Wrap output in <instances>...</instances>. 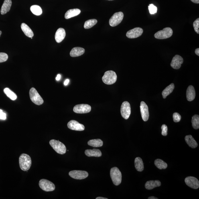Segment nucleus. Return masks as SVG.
I'll return each instance as SVG.
<instances>
[{
	"label": "nucleus",
	"mask_w": 199,
	"mask_h": 199,
	"mask_svg": "<svg viewBox=\"0 0 199 199\" xmlns=\"http://www.w3.org/2000/svg\"><path fill=\"white\" fill-rule=\"evenodd\" d=\"M185 141L189 147L192 148H196L198 146V143L194 139L192 135H188L186 136L185 138Z\"/></svg>",
	"instance_id": "obj_25"
},
{
	"label": "nucleus",
	"mask_w": 199,
	"mask_h": 199,
	"mask_svg": "<svg viewBox=\"0 0 199 199\" xmlns=\"http://www.w3.org/2000/svg\"><path fill=\"white\" fill-rule=\"evenodd\" d=\"M61 78V75L60 74H58L57 75V77L56 78V79L57 80H60V79Z\"/></svg>",
	"instance_id": "obj_42"
},
{
	"label": "nucleus",
	"mask_w": 199,
	"mask_h": 199,
	"mask_svg": "<svg viewBox=\"0 0 199 199\" xmlns=\"http://www.w3.org/2000/svg\"><path fill=\"white\" fill-rule=\"evenodd\" d=\"M161 184V182L159 180H151L146 183L145 187L147 190H151L157 187L160 186Z\"/></svg>",
	"instance_id": "obj_22"
},
{
	"label": "nucleus",
	"mask_w": 199,
	"mask_h": 199,
	"mask_svg": "<svg viewBox=\"0 0 199 199\" xmlns=\"http://www.w3.org/2000/svg\"><path fill=\"white\" fill-rule=\"evenodd\" d=\"M173 34L172 29L170 27H166L156 33L154 35L155 38L158 39H165L170 38Z\"/></svg>",
	"instance_id": "obj_6"
},
{
	"label": "nucleus",
	"mask_w": 199,
	"mask_h": 199,
	"mask_svg": "<svg viewBox=\"0 0 199 199\" xmlns=\"http://www.w3.org/2000/svg\"><path fill=\"white\" fill-rule=\"evenodd\" d=\"M186 96L187 100L189 102L193 101L196 97V92L194 87L191 85L188 86L187 90Z\"/></svg>",
	"instance_id": "obj_18"
},
{
	"label": "nucleus",
	"mask_w": 199,
	"mask_h": 199,
	"mask_svg": "<svg viewBox=\"0 0 199 199\" xmlns=\"http://www.w3.org/2000/svg\"><path fill=\"white\" fill-rule=\"evenodd\" d=\"M110 176L113 184L118 186L121 184L122 181V174L121 171L117 167H114L110 170Z\"/></svg>",
	"instance_id": "obj_3"
},
{
	"label": "nucleus",
	"mask_w": 199,
	"mask_h": 199,
	"mask_svg": "<svg viewBox=\"0 0 199 199\" xmlns=\"http://www.w3.org/2000/svg\"><path fill=\"white\" fill-rule=\"evenodd\" d=\"M12 4L11 0H5L2 6L1 12L2 15L5 14L10 10Z\"/></svg>",
	"instance_id": "obj_21"
},
{
	"label": "nucleus",
	"mask_w": 199,
	"mask_h": 199,
	"mask_svg": "<svg viewBox=\"0 0 199 199\" xmlns=\"http://www.w3.org/2000/svg\"><path fill=\"white\" fill-rule=\"evenodd\" d=\"M161 129H162V132H161V134L164 136H166L167 135V127L166 125L163 124L161 126Z\"/></svg>",
	"instance_id": "obj_38"
},
{
	"label": "nucleus",
	"mask_w": 199,
	"mask_h": 199,
	"mask_svg": "<svg viewBox=\"0 0 199 199\" xmlns=\"http://www.w3.org/2000/svg\"><path fill=\"white\" fill-rule=\"evenodd\" d=\"M85 50L81 47H76L72 49L71 51L70 55L71 57H78L82 56L84 54Z\"/></svg>",
	"instance_id": "obj_19"
},
{
	"label": "nucleus",
	"mask_w": 199,
	"mask_h": 199,
	"mask_svg": "<svg viewBox=\"0 0 199 199\" xmlns=\"http://www.w3.org/2000/svg\"><path fill=\"white\" fill-rule=\"evenodd\" d=\"M107 198L102 197H98L96 198V199H107Z\"/></svg>",
	"instance_id": "obj_45"
},
{
	"label": "nucleus",
	"mask_w": 199,
	"mask_h": 199,
	"mask_svg": "<svg viewBox=\"0 0 199 199\" xmlns=\"http://www.w3.org/2000/svg\"><path fill=\"white\" fill-rule=\"evenodd\" d=\"M192 2L198 4L199 3V0H191Z\"/></svg>",
	"instance_id": "obj_43"
},
{
	"label": "nucleus",
	"mask_w": 199,
	"mask_h": 199,
	"mask_svg": "<svg viewBox=\"0 0 199 199\" xmlns=\"http://www.w3.org/2000/svg\"><path fill=\"white\" fill-rule=\"evenodd\" d=\"M50 144L54 151L60 154L63 155L66 153V146L61 142L55 139L51 140Z\"/></svg>",
	"instance_id": "obj_4"
},
{
	"label": "nucleus",
	"mask_w": 199,
	"mask_h": 199,
	"mask_svg": "<svg viewBox=\"0 0 199 199\" xmlns=\"http://www.w3.org/2000/svg\"><path fill=\"white\" fill-rule=\"evenodd\" d=\"M69 175L72 178L77 180L85 179L88 176V173L85 171L73 170L70 171Z\"/></svg>",
	"instance_id": "obj_11"
},
{
	"label": "nucleus",
	"mask_w": 199,
	"mask_h": 199,
	"mask_svg": "<svg viewBox=\"0 0 199 199\" xmlns=\"http://www.w3.org/2000/svg\"><path fill=\"white\" fill-rule=\"evenodd\" d=\"M29 97L32 102L37 105H41L44 102L42 97H41L37 90L34 88H31L29 90Z\"/></svg>",
	"instance_id": "obj_5"
},
{
	"label": "nucleus",
	"mask_w": 199,
	"mask_h": 199,
	"mask_svg": "<svg viewBox=\"0 0 199 199\" xmlns=\"http://www.w3.org/2000/svg\"><path fill=\"white\" fill-rule=\"evenodd\" d=\"M81 11L78 9H74L69 10L65 14V17L66 19L71 18L72 17L77 16L80 14Z\"/></svg>",
	"instance_id": "obj_23"
},
{
	"label": "nucleus",
	"mask_w": 199,
	"mask_h": 199,
	"mask_svg": "<svg viewBox=\"0 0 199 199\" xmlns=\"http://www.w3.org/2000/svg\"><path fill=\"white\" fill-rule=\"evenodd\" d=\"M195 53L197 56H199V48H197L195 51Z\"/></svg>",
	"instance_id": "obj_41"
},
{
	"label": "nucleus",
	"mask_w": 199,
	"mask_h": 199,
	"mask_svg": "<svg viewBox=\"0 0 199 199\" xmlns=\"http://www.w3.org/2000/svg\"><path fill=\"white\" fill-rule=\"evenodd\" d=\"M85 155L88 157H99L102 156V153L99 149H87L85 151Z\"/></svg>",
	"instance_id": "obj_20"
},
{
	"label": "nucleus",
	"mask_w": 199,
	"mask_h": 199,
	"mask_svg": "<svg viewBox=\"0 0 199 199\" xmlns=\"http://www.w3.org/2000/svg\"><path fill=\"white\" fill-rule=\"evenodd\" d=\"M69 82H70V80L68 79H67L66 80H65V81L64 82V84L65 86H66L68 84H69Z\"/></svg>",
	"instance_id": "obj_40"
},
{
	"label": "nucleus",
	"mask_w": 199,
	"mask_h": 199,
	"mask_svg": "<svg viewBox=\"0 0 199 199\" xmlns=\"http://www.w3.org/2000/svg\"><path fill=\"white\" fill-rule=\"evenodd\" d=\"M185 182L188 186L193 189H197L199 188V182L196 177L189 176L185 179Z\"/></svg>",
	"instance_id": "obj_14"
},
{
	"label": "nucleus",
	"mask_w": 199,
	"mask_h": 199,
	"mask_svg": "<svg viewBox=\"0 0 199 199\" xmlns=\"http://www.w3.org/2000/svg\"><path fill=\"white\" fill-rule=\"evenodd\" d=\"M174 88V85L173 84H171L170 85L167 87L162 92L163 98H166L167 96L173 92Z\"/></svg>",
	"instance_id": "obj_27"
},
{
	"label": "nucleus",
	"mask_w": 199,
	"mask_h": 199,
	"mask_svg": "<svg viewBox=\"0 0 199 199\" xmlns=\"http://www.w3.org/2000/svg\"><path fill=\"white\" fill-rule=\"evenodd\" d=\"M102 80L104 84L111 85L115 83L117 81V74L113 70L107 71L104 73Z\"/></svg>",
	"instance_id": "obj_2"
},
{
	"label": "nucleus",
	"mask_w": 199,
	"mask_h": 199,
	"mask_svg": "<svg viewBox=\"0 0 199 199\" xmlns=\"http://www.w3.org/2000/svg\"><path fill=\"white\" fill-rule=\"evenodd\" d=\"M19 164L21 170L23 171L29 170L32 164L30 157L26 154H21L19 158Z\"/></svg>",
	"instance_id": "obj_1"
},
{
	"label": "nucleus",
	"mask_w": 199,
	"mask_h": 199,
	"mask_svg": "<svg viewBox=\"0 0 199 199\" xmlns=\"http://www.w3.org/2000/svg\"><path fill=\"white\" fill-rule=\"evenodd\" d=\"M140 110L142 117L144 121H147L148 120L149 114L148 106L145 102H141Z\"/></svg>",
	"instance_id": "obj_15"
},
{
	"label": "nucleus",
	"mask_w": 199,
	"mask_h": 199,
	"mask_svg": "<svg viewBox=\"0 0 199 199\" xmlns=\"http://www.w3.org/2000/svg\"><path fill=\"white\" fill-rule=\"evenodd\" d=\"M155 165L159 169H165L167 167V165L166 163L162 160L157 159L155 161Z\"/></svg>",
	"instance_id": "obj_29"
},
{
	"label": "nucleus",
	"mask_w": 199,
	"mask_h": 199,
	"mask_svg": "<svg viewBox=\"0 0 199 199\" xmlns=\"http://www.w3.org/2000/svg\"><path fill=\"white\" fill-rule=\"evenodd\" d=\"M193 27L196 32L199 34V18L197 19L193 23Z\"/></svg>",
	"instance_id": "obj_36"
},
{
	"label": "nucleus",
	"mask_w": 199,
	"mask_h": 199,
	"mask_svg": "<svg viewBox=\"0 0 199 199\" xmlns=\"http://www.w3.org/2000/svg\"><path fill=\"white\" fill-rule=\"evenodd\" d=\"M135 166L138 171H142L144 170V165L142 159L137 157L135 160Z\"/></svg>",
	"instance_id": "obj_26"
},
{
	"label": "nucleus",
	"mask_w": 199,
	"mask_h": 199,
	"mask_svg": "<svg viewBox=\"0 0 199 199\" xmlns=\"http://www.w3.org/2000/svg\"><path fill=\"white\" fill-rule=\"evenodd\" d=\"M173 121L175 123H178L180 121L181 119V116L180 114L177 113H175L173 114Z\"/></svg>",
	"instance_id": "obj_37"
},
{
	"label": "nucleus",
	"mask_w": 199,
	"mask_h": 199,
	"mask_svg": "<svg viewBox=\"0 0 199 199\" xmlns=\"http://www.w3.org/2000/svg\"><path fill=\"white\" fill-rule=\"evenodd\" d=\"M21 27L23 33L27 37L29 38H31L34 36L33 31L25 23L21 24Z\"/></svg>",
	"instance_id": "obj_24"
},
{
	"label": "nucleus",
	"mask_w": 199,
	"mask_h": 199,
	"mask_svg": "<svg viewBox=\"0 0 199 199\" xmlns=\"http://www.w3.org/2000/svg\"><path fill=\"white\" fill-rule=\"evenodd\" d=\"M124 18V14L122 12H119L114 14L109 20L110 26L115 27L121 22Z\"/></svg>",
	"instance_id": "obj_8"
},
{
	"label": "nucleus",
	"mask_w": 199,
	"mask_h": 199,
	"mask_svg": "<svg viewBox=\"0 0 199 199\" xmlns=\"http://www.w3.org/2000/svg\"><path fill=\"white\" fill-rule=\"evenodd\" d=\"M122 117L125 120L129 119L131 113V106L129 102H124L122 103L121 107Z\"/></svg>",
	"instance_id": "obj_9"
},
{
	"label": "nucleus",
	"mask_w": 199,
	"mask_h": 199,
	"mask_svg": "<svg viewBox=\"0 0 199 199\" xmlns=\"http://www.w3.org/2000/svg\"><path fill=\"white\" fill-rule=\"evenodd\" d=\"M67 126L69 129L72 130L83 131L85 129V127L84 125L74 120H71L69 122Z\"/></svg>",
	"instance_id": "obj_13"
},
{
	"label": "nucleus",
	"mask_w": 199,
	"mask_h": 199,
	"mask_svg": "<svg viewBox=\"0 0 199 199\" xmlns=\"http://www.w3.org/2000/svg\"><path fill=\"white\" fill-rule=\"evenodd\" d=\"M30 10L33 14L36 16H40L42 14V10L41 7L38 5H34L31 6Z\"/></svg>",
	"instance_id": "obj_30"
},
{
	"label": "nucleus",
	"mask_w": 199,
	"mask_h": 199,
	"mask_svg": "<svg viewBox=\"0 0 199 199\" xmlns=\"http://www.w3.org/2000/svg\"><path fill=\"white\" fill-rule=\"evenodd\" d=\"M2 31H0V36H1V35L2 34Z\"/></svg>",
	"instance_id": "obj_46"
},
{
	"label": "nucleus",
	"mask_w": 199,
	"mask_h": 199,
	"mask_svg": "<svg viewBox=\"0 0 199 199\" xmlns=\"http://www.w3.org/2000/svg\"><path fill=\"white\" fill-rule=\"evenodd\" d=\"M88 143V145L93 147H100L103 145V142L100 139L90 140Z\"/></svg>",
	"instance_id": "obj_28"
},
{
	"label": "nucleus",
	"mask_w": 199,
	"mask_h": 199,
	"mask_svg": "<svg viewBox=\"0 0 199 199\" xmlns=\"http://www.w3.org/2000/svg\"><path fill=\"white\" fill-rule=\"evenodd\" d=\"M4 92L8 97L12 100H15L17 98V96L15 93L11 91L8 88H6L4 89Z\"/></svg>",
	"instance_id": "obj_31"
},
{
	"label": "nucleus",
	"mask_w": 199,
	"mask_h": 199,
	"mask_svg": "<svg viewBox=\"0 0 199 199\" xmlns=\"http://www.w3.org/2000/svg\"><path fill=\"white\" fill-rule=\"evenodd\" d=\"M192 123L193 128L194 129H199V116L195 115L192 116Z\"/></svg>",
	"instance_id": "obj_33"
},
{
	"label": "nucleus",
	"mask_w": 199,
	"mask_h": 199,
	"mask_svg": "<svg viewBox=\"0 0 199 199\" xmlns=\"http://www.w3.org/2000/svg\"><path fill=\"white\" fill-rule=\"evenodd\" d=\"M8 58V56L6 53L0 52V63L6 61Z\"/></svg>",
	"instance_id": "obj_35"
},
{
	"label": "nucleus",
	"mask_w": 199,
	"mask_h": 199,
	"mask_svg": "<svg viewBox=\"0 0 199 199\" xmlns=\"http://www.w3.org/2000/svg\"><path fill=\"white\" fill-rule=\"evenodd\" d=\"M73 110L75 113H88L91 111V107L87 104H78L74 106Z\"/></svg>",
	"instance_id": "obj_10"
},
{
	"label": "nucleus",
	"mask_w": 199,
	"mask_h": 199,
	"mask_svg": "<svg viewBox=\"0 0 199 199\" xmlns=\"http://www.w3.org/2000/svg\"><path fill=\"white\" fill-rule=\"evenodd\" d=\"M148 199H158V198L155 197H154L152 196V197H149Z\"/></svg>",
	"instance_id": "obj_44"
},
{
	"label": "nucleus",
	"mask_w": 199,
	"mask_h": 199,
	"mask_svg": "<svg viewBox=\"0 0 199 199\" xmlns=\"http://www.w3.org/2000/svg\"><path fill=\"white\" fill-rule=\"evenodd\" d=\"M7 119V115L5 113L3 112L2 110H0V119L5 120Z\"/></svg>",
	"instance_id": "obj_39"
},
{
	"label": "nucleus",
	"mask_w": 199,
	"mask_h": 199,
	"mask_svg": "<svg viewBox=\"0 0 199 199\" xmlns=\"http://www.w3.org/2000/svg\"><path fill=\"white\" fill-rule=\"evenodd\" d=\"M183 62V59L179 55H176L173 57L170 66L171 67L176 70H178L181 67V65Z\"/></svg>",
	"instance_id": "obj_16"
},
{
	"label": "nucleus",
	"mask_w": 199,
	"mask_h": 199,
	"mask_svg": "<svg viewBox=\"0 0 199 199\" xmlns=\"http://www.w3.org/2000/svg\"><path fill=\"white\" fill-rule=\"evenodd\" d=\"M39 186L42 190L46 192H52L54 191L56 188L54 183L44 179H41L40 180Z\"/></svg>",
	"instance_id": "obj_7"
},
{
	"label": "nucleus",
	"mask_w": 199,
	"mask_h": 199,
	"mask_svg": "<svg viewBox=\"0 0 199 199\" xmlns=\"http://www.w3.org/2000/svg\"><path fill=\"white\" fill-rule=\"evenodd\" d=\"M149 12L151 14H154L157 12V7L152 4L150 5L148 7Z\"/></svg>",
	"instance_id": "obj_34"
},
{
	"label": "nucleus",
	"mask_w": 199,
	"mask_h": 199,
	"mask_svg": "<svg viewBox=\"0 0 199 199\" xmlns=\"http://www.w3.org/2000/svg\"><path fill=\"white\" fill-rule=\"evenodd\" d=\"M108 1H113V0H108Z\"/></svg>",
	"instance_id": "obj_47"
},
{
	"label": "nucleus",
	"mask_w": 199,
	"mask_h": 199,
	"mask_svg": "<svg viewBox=\"0 0 199 199\" xmlns=\"http://www.w3.org/2000/svg\"><path fill=\"white\" fill-rule=\"evenodd\" d=\"M66 36V32L65 29L60 28L57 29L55 34V39L56 42L60 43L64 40Z\"/></svg>",
	"instance_id": "obj_17"
},
{
	"label": "nucleus",
	"mask_w": 199,
	"mask_h": 199,
	"mask_svg": "<svg viewBox=\"0 0 199 199\" xmlns=\"http://www.w3.org/2000/svg\"><path fill=\"white\" fill-rule=\"evenodd\" d=\"M97 22V20L92 19L88 20H87L84 23V27L85 29H89L92 28L94 25L96 24Z\"/></svg>",
	"instance_id": "obj_32"
},
{
	"label": "nucleus",
	"mask_w": 199,
	"mask_h": 199,
	"mask_svg": "<svg viewBox=\"0 0 199 199\" xmlns=\"http://www.w3.org/2000/svg\"><path fill=\"white\" fill-rule=\"evenodd\" d=\"M143 33V29L136 27L128 31L126 36L129 38H135L141 36Z\"/></svg>",
	"instance_id": "obj_12"
}]
</instances>
